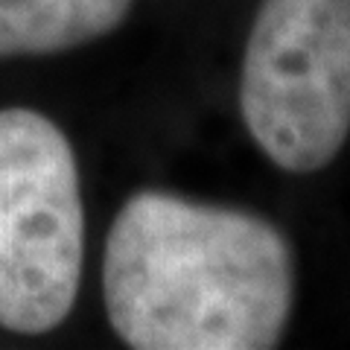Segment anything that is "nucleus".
I'll use <instances>...</instances> for the list:
<instances>
[{
    "mask_svg": "<svg viewBox=\"0 0 350 350\" xmlns=\"http://www.w3.org/2000/svg\"><path fill=\"white\" fill-rule=\"evenodd\" d=\"M135 0H0V62L53 56L114 32Z\"/></svg>",
    "mask_w": 350,
    "mask_h": 350,
    "instance_id": "obj_4",
    "label": "nucleus"
},
{
    "mask_svg": "<svg viewBox=\"0 0 350 350\" xmlns=\"http://www.w3.org/2000/svg\"><path fill=\"white\" fill-rule=\"evenodd\" d=\"M85 211L64 131L32 108H0V327L50 333L82 280Z\"/></svg>",
    "mask_w": 350,
    "mask_h": 350,
    "instance_id": "obj_3",
    "label": "nucleus"
},
{
    "mask_svg": "<svg viewBox=\"0 0 350 350\" xmlns=\"http://www.w3.org/2000/svg\"><path fill=\"white\" fill-rule=\"evenodd\" d=\"M295 280V248L271 219L167 190L129 196L105 239V312L135 350L278 347Z\"/></svg>",
    "mask_w": 350,
    "mask_h": 350,
    "instance_id": "obj_1",
    "label": "nucleus"
},
{
    "mask_svg": "<svg viewBox=\"0 0 350 350\" xmlns=\"http://www.w3.org/2000/svg\"><path fill=\"white\" fill-rule=\"evenodd\" d=\"M239 114L278 170L330 167L350 137V0H260Z\"/></svg>",
    "mask_w": 350,
    "mask_h": 350,
    "instance_id": "obj_2",
    "label": "nucleus"
}]
</instances>
